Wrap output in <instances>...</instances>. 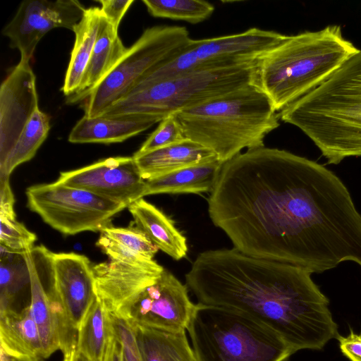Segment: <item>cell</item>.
<instances>
[{"mask_svg":"<svg viewBox=\"0 0 361 361\" xmlns=\"http://www.w3.org/2000/svg\"><path fill=\"white\" fill-rule=\"evenodd\" d=\"M104 15L99 7L86 8L74 27L75 39L62 87L68 97L77 94L86 73Z\"/></svg>","mask_w":361,"mask_h":361,"instance_id":"22","label":"cell"},{"mask_svg":"<svg viewBox=\"0 0 361 361\" xmlns=\"http://www.w3.org/2000/svg\"><path fill=\"white\" fill-rule=\"evenodd\" d=\"M164 118L156 116L130 118H89L83 116L68 135L71 143L121 142L159 123Z\"/></svg>","mask_w":361,"mask_h":361,"instance_id":"18","label":"cell"},{"mask_svg":"<svg viewBox=\"0 0 361 361\" xmlns=\"http://www.w3.org/2000/svg\"><path fill=\"white\" fill-rule=\"evenodd\" d=\"M57 183L89 191L127 207L146 196L147 183L133 157H109L61 172Z\"/></svg>","mask_w":361,"mask_h":361,"instance_id":"14","label":"cell"},{"mask_svg":"<svg viewBox=\"0 0 361 361\" xmlns=\"http://www.w3.org/2000/svg\"><path fill=\"white\" fill-rule=\"evenodd\" d=\"M63 361H86L78 352L76 347L63 354Z\"/></svg>","mask_w":361,"mask_h":361,"instance_id":"37","label":"cell"},{"mask_svg":"<svg viewBox=\"0 0 361 361\" xmlns=\"http://www.w3.org/2000/svg\"><path fill=\"white\" fill-rule=\"evenodd\" d=\"M255 63L214 64L184 72L133 90L100 116L163 118L254 85Z\"/></svg>","mask_w":361,"mask_h":361,"instance_id":"7","label":"cell"},{"mask_svg":"<svg viewBox=\"0 0 361 361\" xmlns=\"http://www.w3.org/2000/svg\"><path fill=\"white\" fill-rule=\"evenodd\" d=\"M115 333L120 340L124 361H142L133 330L124 322L113 318Z\"/></svg>","mask_w":361,"mask_h":361,"instance_id":"32","label":"cell"},{"mask_svg":"<svg viewBox=\"0 0 361 361\" xmlns=\"http://www.w3.org/2000/svg\"><path fill=\"white\" fill-rule=\"evenodd\" d=\"M133 157L145 180L219 159L212 150L188 139L144 154H134Z\"/></svg>","mask_w":361,"mask_h":361,"instance_id":"19","label":"cell"},{"mask_svg":"<svg viewBox=\"0 0 361 361\" xmlns=\"http://www.w3.org/2000/svg\"><path fill=\"white\" fill-rule=\"evenodd\" d=\"M27 207L64 235L100 231L126 205L87 190L54 182L29 187Z\"/></svg>","mask_w":361,"mask_h":361,"instance_id":"10","label":"cell"},{"mask_svg":"<svg viewBox=\"0 0 361 361\" xmlns=\"http://www.w3.org/2000/svg\"><path fill=\"white\" fill-rule=\"evenodd\" d=\"M52 266L51 298L58 312L77 331L95 296L92 266L86 256L75 252H53Z\"/></svg>","mask_w":361,"mask_h":361,"instance_id":"15","label":"cell"},{"mask_svg":"<svg viewBox=\"0 0 361 361\" xmlns=\"http://www.w3.org/2000/svg\"><path fill=\"white\" fill-rule=\"evenodd\" d=\"M15 199L9 183V176H0V216H16Z\"/></svg>","mask_w":361,"mask_h":361,"instance_id":"35","label":"cell"},{"mask_svg":"<svg viewBox=\"0 0 361 361\" xmlns=\"http://www.w3.org/2000/svg\"><path fill=\"white\" fill-rule=\"evenodd\" d=\"M36 240L35 234L18 222L16 216H0V246L24 253L34 247Z\"/></svg>","mask_w":361,"mask_h":361,"instance_id":"30","label":"cell"},{"mask_svg":"<svg viewBox=\"0 0 361 361\" xmlns=\"http://www.w3.org/2000/svg\"><path fill=\"white\" fill-rule=\"evenodd\" d=\"M37 109L36 76L30 61L20 59L0 87V164Z\"/></svg>","mask_w":361,"mask_h":361,"instance_id":"16","label":"cell"},{"mask_svg":"<svg viewBox=\"0 0 361 361\" xmlns=\"http://www.w3.org/2000/svg\"><path fill=\"white\" fill-rule=\"evenodd\" d=\"M52 253L43 245L33 247L24 253L30 276L29 305L39 330L44 359L57 350L64 354L77 344V331L58 312L50 295Z\"/></svg>","mask_w":361,"mask_h":361,"instance_id":"12","label":"cell"},{"mask_svg":"<svg viewBox=\"0 0 361 361\" xmlns=\"http://www.w3.org/2000/svg\"><path fill=\"white\" fill-rule=\"evenodd\" d=\"M101 11L113 27L118 31L120 23L133 0H99Z\"/></svg>","mask_w":361,"mask_h":361,"instance_id":"33","label":"cell"},{"mask_svg":"<svg viewBox=\"0 0 361 361\" xmlns=\"http://www.w3.org/2000/svg\"><path fill=\"white\" fill-rule=\"evenodd\" d=\"M223 163L219 159L192 165L146 180V196L160 193L211 192Z\"/></svg>","mask_w":361,"mask_h":361,"instance_id":"23","label":"cell"},{"mask_svg":"<svg viewBox=\"0 0 361 361\" xmlns=\"http://www.w3.org/2000/svg\"><path fill=\"white\" fill-rule=\"evenodd\" d=\"M279 116L301 130L329 164L361 157V50Z\"/></svg>","mask_w":361,"mask_h":361,"instance_id":"4","label":"cell"},{"mask_svg":"<svg viewBox=\"0 0 361 361\" xmlns=\"http://www.w3.org/2000/svg\"><path fill=\"white\" fill-rule=\"evenodd\" d=\"M285 35L272 30L252 27L233 35L192 39L182 53L148 72L130 92L200 67L255 63L280 42Z\"/></svg>","mask_w":361,"mask_h":361,"instance_id":"11","label":"cell"},{"mask_svg":"<svg viewBox=\"0 0 361 361\" xmlns=\"http://www.w3.org/2000/svg\"><path fill=\"white\" fill-rule=\"evenodd\" d=\"M113 318L94 296L77 330L76 349L86 361H104Z\"/></svg>","mask_w":361,"mask_h":361,"instance_id":"25","label":"cell"},{"mask_svg":"<svg viewBox=\"0 0 361 361\" xmlns=\"http://www.w3.org/2000/svg\"><path fill=\"white\" fill-rule=\"evenodd\" d=\"M311 274L233 247L200 253L185 282L199 303L249 316L276 332L295 353L322 350L339 336L329 300Z\"/></svg>","mask_w":361,"mask_h":361,"instance_id":"2","label":"cell"},{"mask_svg":"<svg viewBox=\"0 0 361 361\" xmlns=\"http://www.w3.org/2000/svg\"><path fill=\"white\" fill-rule=\"evenodd\" d=\"M127 251L139 257L152 261L157 253L158 247L149 240L147 235L133 223L128 227H114L110 224L100 231Z\"/></svg>","mask_w":361,"mask_h":361,"instance_id":"29","label":"cell"},{"mask_svg":"<svg viewBox=\"0 0 361 361\" xmlns=\"http://www.w3.org/2000/svg\"><path fill=\"white\" fill-rule=\"evenodd\" d=\"M127 49L118 36V31L104 16L80 89L77 94L68 97V102L75 104L85 100L90 91L122 58Z\"/></svg>","mask_w":361,"mask_h":361,"instance_id":"21","label":"cell"},{"mask_svg":"<svg viewBox=\"0 0 361 361\" xmlns=\"http://www.w3.org/2000/svg\"><path fill=\"white\" fill-rule=\"evenodd\" d=\"M92 271L95 296L114 319L131 329L187 330L195 307L188 286L157 262L137 266L110 260Z\"/></svg>","mask_w":361,"mask_h":361,"instance_id":"3","label":"cell"},{"mask_svg":"<svg viewBox=\"0 0 361 361\" xmlns=\"http://www.w3.org/2000/svg\"><path fill=\"white\" fill-rule=\"evenodd\" d=\"M1 350L15 361H42L43 350L30 305L0 311Z\"/></svg>","mask_w":361,"mask_h":361,"instance_id":"17","label":"cell"},{"mask_svg":"<svg viewBox=\"0 0 361 361\" xmlns=\"http://www.w3.org/2000/svg\"><path fill=\"white\" fill-rule=\"evenodd\" d=\"M359 50L338 25L286 35L257 59L254 85L281 111L323 83Z\"/></svg>","mask_w":361,"mask_h":361,"instance_id":"5","label":"cell"},{"mask_svg":"<svg viewBox=\"0 0 361 361\" xmlns=\"http://www.w3.org/2000/svg\"><path fill=\"white\" fill-rule=\"evenodd\" d=\"M213 224L248 256L321 274L361 267V215L342 180L284 149H247L222 164L208 198Z\"/></svg>","mask_w":361,"mask_h":361,"instance_id":"1","label":"cell"},{"mask_svg":"<svg viewBox=\"0 0 361 361\" xmlns=\"http://www.w3.org/2000/svg\"><path fill=\"white\" fill-rule=\"evenodd\" d=\"M50 128L49 116L37 109L7 158L0 164V176H10L17 166L33 158L47 139Z\"/></svg>","mask_w":361,"mask_h":361,"instance_id":"26","label":"cell"},{"mask_svg":"<svg viewBox=\"0 0 361 361\" xmlns=\"http://www.w3.org/2000/svg\"><path fill=\"white\" fill-rule=\"evenodd\" d=\"M192 40L187 28L178 25L148 27L110 72L90 91L85 116H100L126 96L148 72L182 53Z\"/></svg>","mask_w":361,"mask_h":361,"instance_id":"9","label":"cell"},{"mask_svg":"<svg viewBox=\"0 0 361 361\" xmlns=\"http://www.w3.org/2000/svg\"><path fill=\"white\" fill-rule=\"evenodd\" d=\"M104 361H124L123 347L115 333L114 326L113 334L109 339Z\"/></svg>","mask_w":361,"mask_h":361,"instance_id":"36","label":"cell"},{"mask_svg":"<svg viewBox=\"0 0 361 361\" xmlns=\"http://www.w3.org/2000/svg\"><path fill=\"white\" fill-rule=\"evenodd\" d=\"M182 129L174 114L165 117L135 154H141L184 140Z\"/></svg>","mask_w":361,"mask_h":361,"instance_id":"31","label":"cell"},{"mask_svg":"<svg viewBox=\"0 0 361 361\" xmlns=\"http://www.w3.org/2000/svg\"><path fill=\"white\" fill-rule=\"evenodd\" d=\"M128 209L134 225L141 229L159 250L175 260L186 257L188 250L186 238L162 211L143 198L130 204Z\"/></svg>","mask_w":361,"mask_h":361,"instance_id":"20","label":"cell"},{"mask_svg":"<svg viewBox=\"0 0 361 361\" xmlns=\"http://www.w3.org/2000/svg\"><path fill=\"white\" fill-rule=\"evenodd\" d=\"M173 114L185 138L212 150L223 164L244 149L264 147L280 126L271 100L255 85Z\"/></svg>","mask_w":361,"mask_h":361,"instance_id":"6","label":"cell"},{"mask_svg":"<svg viewBox=\"0 0 361 361\" xmlns=\"http://www.w3.org/2000/svg\"><path fill=\"white\" fill-rule=\"evenodd\" d=\"M187 330L197 361H286L295 353L271 329L222 307L195 304Z\"/></svg>","mask_w":361,"mask_h":361,"instance_id":"8","label":"cell"},{"mask_svg":"<svg viewBox=\"0 0 361 361\" xmlns=\"http://www.w3.org/2000/svg\"><path fill=\"white\" fill-rule=\"evenodd\" d=\"M0 311L13 309L19 294L30 286V276L24 253L0 246Z\"/></svg>","mask_w":361,"mask_h":361,"instance_id":"27","label":"cell"},{"mask_svg":"<svg viewBox=\"0 0 361 361\" xmlns=\"http://www.w3.org/2000/svg\"><path fill=\"white\" fill-rule=\"evenodd\" d=\"M85 10L77 0H25L2 34L9 39L11 48L19 50L20 59L30 61L48 32L57 27L73 31Z\"/></svg>","mask_w":361,"mask_h":361,"instance_id":"13","label":"cell"},{"mask_svg":"<svg viewBox=\"0 0 361 361\" xmlns=\"http://www.w3.org/2000/svg\"><path fill=\"white\" fill-rule=\"evenodd\" d=\"M142 3L154 17L192 24L204 21L214 11V6L203 0H143Z\"/></svg>","mask_w":361,"mask_h":361,"instance_id":"28","label":"cell"},{"mask_svg":"<svg viewBox=\"0 0 361 361\" xmlns=\"http://www.w3.org/2000/svg\"><path fill=\"white\" fill-rule=\"evenodd\" d=\"M342 353L350 361H361V334L350 330L347 336L339 335L336 338Z\"/></svg>","mask_w":361,"mask_h":361,"instance_id":"34","label":"cell"},{"mask_svg":"<svg viewBox=\"0 0 361 361\" xmlns=\"http://www.w3.org/2000/svg\"><path fill=\"white\" fill-rule=\"evenodd\" d=\"M142 361H197L185 331L132 329Z\"/></svg>","mask_w":361,"mask_h":361,"instance_id":"24","label":"cell"}]
</instances>
